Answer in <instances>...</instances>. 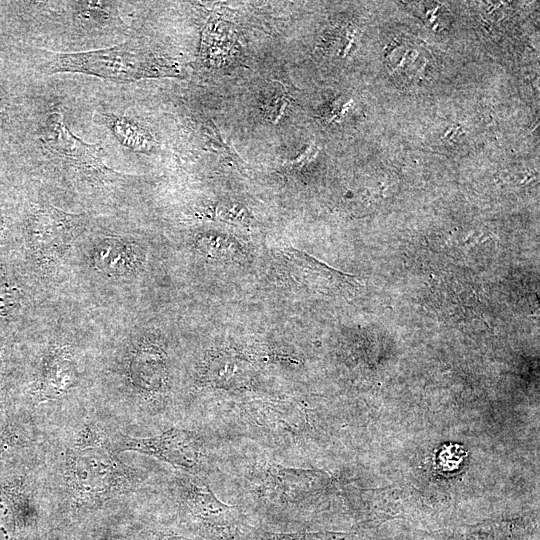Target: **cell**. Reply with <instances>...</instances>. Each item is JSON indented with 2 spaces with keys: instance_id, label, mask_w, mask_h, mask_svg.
<instances>
[{
  "instance_id": "1",
  "label": "cell",
  "mask_w": 540,
  "mask_h": 540,
  "mask_svg": "<svg viewBox=\"0 0 540 540\" xmlns=\"http://www.w3.org/2000/svg\"><path fill=\"white\" fill-rule=\"evenodd\" d=\"M140 473L117 456L105 433L86 424L66 449L62 482L68 502L76 509H91L141 484Z\"/></svg>"
},
{
  "instance_id": "2",
  "label": "cell",
  "mask_w": 540,
  "mask_h": 540,
  "mask_svg": "<svg viewBox=\"0 0 540 540\" xmlns=\"http://www.w3.org/2000/svg\"><path fill=\"white\" fill-rule=\"evenodd\" d=\"M44 67L49 73L77 72L114 81L180 74L174 63L136 53L126 44L82 53L51 54Z\"/></svg>"
},
{
  "instance_id": "3",
  "label": "cell",
  "mask_w": 540,
  "mask_h": 540,
  "mask_svg": "<svg viewBox=\"0 0 540 540\" xmlns=\"http://www.w3.org/2000/svg\"><path fill=\"white\" fill-rule=\"evenodd\" d=\"M180 506L190 524L207 540H244L246 520L237 506L220 501L212 490L189 476L176 479Z\"/></svg>"
},
{
  "instance_id": "4",
  "label": "cell",
  "mask_w": 540,
  "mask_h": 540,
  "mask_svg": "<svg viewBox=\"0 0 540 540\" xmlns=\"http://www.w3.org/2000/svg\"><path fill=\"white\" fill-rule=\"evenodd\" d=\"M319 473L273 463H259L249 474L252 491L268 507L296 509L322 482Z\"/></svg>"
},
{
  "instance_id": "5",
  "label": "cell",
  "mask_w": 540,
  "mask_h": 540,
  "mask_svg": "<svg viewBox=\"0 0 540 540\" xmlns=\"http://www.w3.org/2000/svg\"><path fill=\"white\" fill-rule=\"evenodd\" d=\"M116 450L145 454L195 475L201 471L204 463L199 435L176 427L155 436H122Z\"/></svg>"
},
{
  "instance_id": "6",
  "label": "cell",
  "mask_w": 540,
  "mask_h": 540,
  "mask_svg": "<svg viewBox=\"0 0 540 540\" xmlns=\"http://www.w3.org/2000/svg\"><path fill=\"white\" fill-rule=\"evenodd\" d=\"M85 215L73 214L53 206L37 209L29 225L31 246L43 259L58 257L84 227Z\"/></svg>"
},
{
  "instance_id": "7",
  "label": "cell",
  "mask_w": 540,
  "mask_h": 540,
  "mask_svg": "<svg viewBox=\"0 0 540 540\" xmlns=\"http://www.w3.org/2000/svg\"><path fill=\"white\" fill-rule=\"evenodd\" d=\"M79 373L73 352L68 346L53 348L47 355L37 384L32 391V402L39 404L68 395L77 385Z\"/></svg>"
},
{
  "instance_id": "8",
  "label": "cell",
  "mask_w": 540,
  "mask_h": 540,
  "mask_svg": "<svg viewBox=\"0 0 540 540\" xmlns=\"http://www.w3.org/2000/svg\"><path fill=\"white\" fill-rule=\"evenodd\" d=\"M43 139L54 153L77 166L102 173L110 171L104 166L100 147L87 144L76 137L59 112L51 113L45 120Z\"/></svg>"
},
{
  "instance_id": "9",
  "label": "cell",
  "mask_w": 540,
  "mask_h": 540,
  "mask_svg": "<svg viewBox=\"0 0 540 540\" xmlns=\"http://www.w3.org/2000/svg\"><path fill=\"white\" fill-rule=\"evenodd\" d=\"M127 372L135 390L148 399L167 391L166 354L158 345H138L130 354Z\"/></svg>"
},
{
  "instance_id": "10",
  "label": "cell",
  "mask_w": 540,
  "mask_h": 540,
  "mask_svg": "<svg viewBox=\"0 0 540 540\" xmlns=\"http://www.w3.org/2000/svg\"><path fill=\"white\" fill-rule=\"evenodd\" d=\"M302 413L286 404H250L243 413L247 422L276 436H294L300 427Z\"/></svg>"
},
{
  "instance_id": "11",
  "label": "cell",
  "mask_w": 540,
  "mask_h": 540,
  "mask_svg": "<svg viewBox=\"0 0 540 540\" xmlns=\"http://www.w3.org/2000/svg\"><path fill=\"white\" fill-rule=\"evenodd\" d=\"M132 246L123 240L108 238L95 248L93 261L96 268L109 275H124L135 264Z\"/></svg>"
},
{
  "instance_id": "12",
  "label": "cell",
  "mask_w": 540,
  "mask_h": 540,
  "mask_svg": "<svg viewBox=\"0 0 540 540\" xmlns=\"http://www.w3.org/2000/svg\"><path fill=\"white\" fill-rule=\"evenodd\" d=\"M248 365L239 358L221 356L211 358L204 366L205 383L223 389L239 388L248 380Z\"/></svg>"
},
{
  "instance_id": "13",
  "label": "cell",
  "mask_w": 540,
  "mask_h": 540,
  "mask_svg": "<svg viewBox=\"0 0 540 540\" xmlns=\"http://www.w3.org/2000/svg\"><path fill=\"white\" fill-rule=\"evenodd\" d=\"M109 127L123 145L138 151H148L151 148L152 139L149 134L130 120L113 117L109 119Z\"/></svg>"
},
{
  "instance_id": "14",
  "label": "cell",
  "mask_w": 540,
  "mask_h": 540,
  "mask_svg": "<svg viewBox=\"0 0 540 540\" xmlns=\"http://www.w3.org/2000/svg\"><path fill=\"white\" fill-rule=\"evenodd\" d=\"M27 434L24 425L6 418L0 426V462L22 452L27 446Z\"/></svg>"
},
{
  "instance_id": "15",
  "label": "cell",
  "mask_w": 540,
  "mask_h": 540,
  "mask_svg": "<svg viewBox=\"0 0 540 540\" xmlns=\"http://www.w3.org/2000/svg\"><path fill=\"white\" fill-rule=\"evenodd\" d=\"M245 540H350L344 534L328 532H274L266 530L249 531Z\"/></svg>"
},
{
  "instance_id": "16",
  "label": "cell",
  "mask_w": 540,
  "mask_h": 540,
  "mask_svg": "<svg viewBox=\"0 0 540 540\" xmlns=\"http://www.w3.org/2000/svg\"><path fill=\"white\" fill-rule=\"evenodd\" d=\"M266 112L273 122H277L283 115L291 101V97L279 82H274L272 93L268 96Z\"/></svg>"
},
{
  "instance_id": "17",
  "label": "cell",
  "mask_w": 540,
  "mask_h": 540,
  "mask_svg": "<svg viewBox=\"0 0 540 540\" xmlns=\"http://www.w3.org/2000/svg\"><path fill=\"white\" fill-rule=\"evenodd\" d=\"M21 293L9 282H0V315L11 313L19 304Z\"/></svg>"
},
{
  "instance_id": "18",
  "label": "cell",
  "mask_w": 540,
  "mask_h": 540,
  "mask_svg": "<svg viewBox=\"0 0 540 540\" xmlns=\"http://www.w3.org/2000/svg\"><path fill=\"white\" fill-rule=\"evenodd\" d=\"M143 540H197L172 531H149L144 535Z\"/></svg>"
},
{
  "instance_id": "19",
  "label": "cell",
  "mask_w": 540,
  "mask_h": 540,
  "mask_svg": "<svg viewBox=\"0 0 540 540\" xmlns=\"http://www.w3.org/2000/svg\"><path fill=\"white\" fill-rule=\"evenodd\" d=\"M7 118V102L4 92L0 88V131L2 130Z\"/></svg>"
},
{
  "instance_id": "20",
  "label": "cell",
  "mask_w": 540,
  "mask_h": 540,
  "mask_svg": "<svg viewBox=\"0 0 540 540\" xmlns=\"http://www.w3.org/2000/svg\"><path fill=\"white\" fill-rule=\"evenodd\" d=\"M312 155V149H306L303 154L299 155L300 157H298L297 159H294L291 161V165L292 166H297V165H301V163L304 162V160L306 158H308L309 156Z\"/></svg>"
},
{
  "instance_id": "21",
  "label": "cell",
  "mask_w": 540,
  "mask_h": 540,
  "mask_svg": "<svg viewBox=\"0 0 540 540\" xmlns=\"http://www.w3.org/2000/svg\"><path fill=\"white\" fill-rule=\"evenodd\" d=\"M3 226H4L3 220H2V217H1V215H0V232H1L2 229H3Z\"/></svg>"
},
{
  "instance_id": "22",
  "label": "cell",
  "mask_w": 540,
  "mask_h": 540,
  "mask_svg": "<svg viewBox=\"0 0 540 540\" xmlns=\"http://www.w3.org/2000/svg\"><path fill=\"white\" fill-rule=\"evenodd\" d=\"M2 424H3V423H2V422H0V426H1Z\"/></svg>"
}]
</instances>
